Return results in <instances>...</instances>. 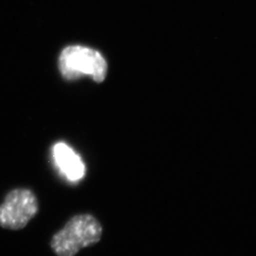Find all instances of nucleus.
I'll list each match as a JSON object with an SVG mask.
<instances>
[{"label": "nucleus", "mask_w": 256, "mask_h": 256, "mask_svg": "<svg viewBox=\"0 0 256 256\" xmlns=\"http://www.w3.org/2000/svg\"><path fill=\"white\" fill-rule=\"evenodd\" d=\"M102 226L90 214L74 216L50 240V248L56 256H75L86 248L101 240Z\"/></svg>", "instance_id": "obj_1"}, {"label": "nucleus", "mask_w": 256, "mask_h": 256, "mask_svg": "<svg viewBox=\"0 0 256 256\" xmlns=\"http://www.w3.org/2000/svg\"><path fill=\"white\" fill-rule=\"evenodd\" d=\"M59 66L68 79H76L88 74L98 82L104 80L108 72L106 61L100 52L80 46L64 48L59 59Z\"/></svg>", "instance_id": "obj_2"}, {"label": "nucleus", "mask_w": 256, "mask_h": 256, "mask_svg": "<svg viewBox=\"0 0 256 256\" xmlns=\"http://www.w3.org/2000/svg\"><path fill=\"white\" fill-rule=\"evenodd\" d=\"M39 210L36 194L28 188L10 191L0 204V227L10 230H23Z\"/></svg>", "instance_id": "obj_3"}, {"label": "nucleus", "mask_w": 256, "mask_h": 256, "mask_svg": "<svg viewBox=\"0 0 256 256\" xmlns=\"http://www.w3.org/2000/svg\"><path fill=\"white\" fill-rule=\"evenodd\" d=\"M52 156L59 171L70 182H79L86 173V166L81 156L64 142H57L52 147Z\"/></svg>", "instance_id": "obj_4"}]
</instances>
